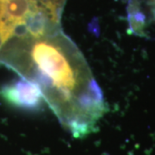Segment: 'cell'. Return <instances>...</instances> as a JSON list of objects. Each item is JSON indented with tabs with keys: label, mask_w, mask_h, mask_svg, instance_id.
<instances>
[{
	"label": "cell",
	"mask_w": 155,
	"mask_h": 155,
	"mask_svg": "<svg viewBox=\"0 0 155 155\" xmlns=\"http://www.w3.org/2000/svg\"><path fill=\"white\" fill-rule=\"evenodd\" d=\"M0 48V61L36 84L60 122L78 138V102L97 82L72 40L60 28L41 37L19 35Z\"/></svg>",
	"instance_id": "1"
},
{
	"label": "cell",
	"mask_w": 155,
	"mask_h": 155,
	"mask_svg": "<svg viewBox=\"0 0 155 155\" xmlns=\"http://www.w3.org/2000/svg\"><path fill=\"white\" fill-rule=\"evenodd\" d=\"M39 5L36 0H0V48L22 33L30 14Z\"/></svg>",
	"instance_id": "2"
},
{
	"label": "cell",
	"mask_w": 155,
	"mask_h": 155,
	"mask_svg": "<svg viewBox=\"0 0 155 155\" xmlns=\"http://www.w3.org/2000/svg\"><path fill=\"white\" fill-rule=\"evenodd\" d=\"M0 97L11 107L28 112L42 110L45 103L38 85L22 77L4 84L0 88Z\"/></svg>",
	"instance_id": "3"
},
{
	"label": "cell",
	"mask_w": 155,
	"mask_h": 155,
	"mask_svg": "<svg viewBox=\"0 0 155 155\" xmlns=\"http://www.w3.org/2000/svg\"><path fill=\"white\" fill-rule=\"evenodd\" d=\"M128 21L134 33L142 34L145 28V16L140 11L135 0H132L128 5Z\"/></svg>",
	"instance_id": "4"
}]
</instances>
